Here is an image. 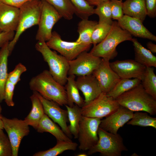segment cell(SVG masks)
<instances>
[{"instance_id":"6da1fadb","label":"cell","mask_w":156,"mask_h":156,"mask_svg":"<svg viewBox=\"0 0 156 156\" xmlns=\"http://www.w3.org/2000/svg\"><path fill=\"white\" fill-rule=\"evenodd\" d=\"M29 86L31 90L38 92L46 99L60 105H67L65 88L54 79L49 70H44L32 77Z\"/></svg>"},{"instance_id":"7a4b0ae2","label":"cell","mask_w":156,"mask_h":156,"mask_svg":"<svg viewBox=\"0 0 156 156\" xmlns=\"http://www.w3.org/2000/svg\"><path fill=\"white\" fill-rule=\"evenodd\" d=\"M116 99L120 105L133 112L144 111L152 115L156 114V99L146 92L141 83Z\"/></svg>"},{"instance_id":"3957f363","label":"cell","mask_w":156,"mask_h":156,"mask_svg":"<svg viewBox=\"0 0 156 156\" xmlns=\"http://www.w3.org/2000/svg\"><path fill=\"white\" fill-rule=\"evenodd\" d=\"M132 35L122 29L117 21H113L112 27L105 38L99 44L94 45L90 53L92 55L110 60L117 55L116 48L122 42L131 41Z\"/></svg>"},{"instance_id":"277c9868","label":"cell","mask_w":156,"mask_h":156,"mask_svg":"<svg viewBox=\"0 0 156 156\" xmlns=\"http://www.w3.org/2000/svg\"><path fill=\"white\" fill-rule=\"evenodd\" d=\"M35 47L47 63L49 71L53 77L62 86L65 85L69 69V61L61 55L52 51L45 42L38 41Z\"/></svg>"},{"instance_id":"5b68a950","label":"cell","mask_w":156,"mask_h":156,"mask_svg":"<svg viewBox=\"0 0 156 156\" xmlns=\"http://www.w3.org/2000/svg\"><path fill=\"white\" fill-rule=\"evenodd\" d=\"M41 6V0H30L19 8V15L17 27L13 39L8 44L10 55L23 33L28 29L38 25Z\"/></svg>"},{"instance_id":"8992f818","label":"cell","mask_w":156,"mask_h":156,"mask_svg":"<svg viewBox=\"0 0 156 156\" xmlns=\"http://www.w3.org/2000/svg\"><path fill=\"white\" fill-rule=\"evenodd\" d=\"M97 143L88 150V155L99 153L102 156H121L122 152L128 151L119 134L108 132L99 127Z\"/></svg>"},{"instance_id":"52a82bcc","label":"cell","mask_w":156,"mask_h":156,"mask_svg":"<svg viewBox=\"0 0 156 156\" xmlns=\"http://www.w3.org/2000/svg\"><path fill=\"white\" fill-rule=\"evenodd\" d=\"M115 99L102 92L97 98L87 103L81 108L83 116L102 118L112 114L119 107Z\"/></svg>"},{"instance_id":"ba28073f","label":"cell","mask_w":156,"mask_h":156,"mask_svg":"<svg viewBox=\"0 0 156 156\" xmlns=\"http://www.w3.org/2000/svg\"><path fill=\"white\" fill-rule=\"evenodd\" d=\"M41 0V12L36 39L38 41L46 42L51 36L54 26L62 17L51 5Z\"/></svg>"},{"instance_id":"9c48e42d","label":"cell","mask_w":156,"mask_h":156,"mask_svg":"<svg viewBox=\"0 0 156 156\" xmlns=\"http://www.w3.org/2000/svg\"><path fill=\"white\" fill-rule=\"evenodd\" d=\"M101 118L83 116L80 121L78 138L79 148L83 151L88 150L97 143L98 130Z\"/></svg>"},{"instance_id":"30bf717a","label":"cell","mask_w":156,"mask_h":156,"mask_svg":"<svg viewBox=\"0 0 156 156\" xmlns=\"http://www.w3.org/2000/svg\"><path fill=\"white\" fill-rule=\"evenodd\" d=\"M1 119L11 144L12 156H17L22 140L29 133V125L24 120L16 118L10 119L2 116Z\"/></svg>"},{"instance_id":"8fae6325","label":"cell","mask_w":156,"mask_h":156,"mask_svg":"<svg viewBox=\"0 0 156 156\" xmlns=\"http://www.w3.org/2000/svg\"><path fill=\"white\" fill-rule=\"evenodd\" d=\"M46 43L50 49L56 51L68 61L74 59L82 52L87 51L91 47L76 41H64L55 31L52 32L51 38Z\"/></svg>"},{"instance_id":"7c38bea8","label":"cell","mask_w":156,"mask_h":156,"mask_svg":"<svg viewBox=\"0 0 156 156\" xmlns=\"http://www.w3.org/2000/svg\"><path fill=\"white\" fill-rule=\"evenodd\" d=\"M101 58L95 56L87 51H83L74 60L69 61L68 75L77 76L91 75L100 64Z\"/></svg>"},{"instance_id":"4fadbf2b","label":"cell","mask_w":156,"mask_h":156,"mask_svg":"<svg viewBox=\"0 0 156 156\" xmlns=\"http://www.w3.org/2000/svg\"><path fill=\"white\" fill-rule=\"evenodd\" d=\"M33 92L37 95L42 103L45 114L54 122L58 124L65 133L71 139L73 135L67 125L68 122L67 110L61 108L56 103L44 98L38 92Z\"/></svg>"},{"instance_id":"5bb4252c","label":"cell","mask_w":156,"mask_h":156,"mask_svg":"<svg viewBox=\"0 0 156 156\" xmlns=\"http://www.w3.org/2000/svg\"><path fill=\"white\" fill-rule=\"evenodd\" d=\"M112 69L120 78L143 79L146 67L131 59L116 60L110 62Z\"/></svg>"},{"instance_id":"9a60e30c","label":"cell","mask_w":156,"mask_h":156,"mask_svg":"<svg viewBox=\"0 0 156 156\" xmlns=\"http://www.w3.org/2000/svg\"><path fill=\"white\" fill-rule=\"evenodd\" d=\"M109 60L101 58L92 74L97 79L102 92L107 93L114 88L120 78L112 69Z\"/></svg>"},{"instance_id":"2e32d148","label":"cell","mask_w":156,"mask_h":156,"mask_svg":"<svg viewBox=\"0 0 156 156\" xmlns=\"http://www.w3.org/2000/svg\"><path fill=\"white\" fill-rule=\"evenodd\" d=\"M133 112L120 105L113 113L101 120L99 127L108 132L116 134L119 129L133 117Z\"/></svg>"},{"instance_id":"e0dca14e","label":"cell","mask_w":156,"mask_h":156,"mask_svg":"<svg viewBox=\"0 0 156 156\" xmlns=\"http://www.w3.org/2000/svg\"><path fill=\"white\" fill-rule=\"evenodd\" d=\"M118 24L132 35L156 41V36L149 31L139 19L125 15L117 21Z\"/></svg>"},{"instance_id":"ac0fdd59","label":"cell","mask_w":156,"mask_h":156,"mask_svg":"<svg viewBox=\"0 0 156 156\" xmlns=\"http://www.w3.org/2000/svg\"><path fill=\"white\" fill-rule=\"evenodd\" d=\"M76 82L79 90L84 96L85 103L92 101L102 92L97 79L92 74L78 76Z\"/></svg>"},{"instance_id":"d6986e66","label":"cell","mask_w":156,"mask_h":156,"mask_svg":"<svg viewBox=\"0 0 156 156\" xmlns=\"http://www.w3.org/2000/svg\"><path fill=\"white\" fill-rule=\"evenodd\" d=\"M19 12V8L0 2V27L3 31H16Z\"/></svg>"},{"instance_id":"ffe728a7","label":"cell","mask_w":156,"mask_h":156,"mask_svg":"<svg viewBox=\"0 0 156 156\" xmlns=\"http://www.w3.org/2000/svg\"><path fill=\"white\" fill-rule=\"evenodd\" d=\"M36 130L38 132H49L53 135L57 141L72 142L62 129L46 114H44L40 120Z\"/></svg>"},{"instance_id":"44dd1931","label":"cell","mask_w":156,"mask_h":156,"mask_svg":"<svg viewBox=\"0 0 156 156\" xmlns=\"http://www.w3.org/2000/svg\"><path fill=\"white\" fill-rule=\"evenodd\" d=\"M136 61L146 67H156V57L144 47L137 39L132 38Z\"/></svg>"},{"instance_id":"7402d4cb","label":"cell","mask_w":156,"mask_h":156,"mask_svg":"<svg viewBox=\"0 0 156 156\" xmlns=\"http://www.w3.org/2000/svg\"><path fill=\"white\" fill-rule=\"evenodd\" d=\"M124 14L139 19L142 22L147 15L145 0H126L123 2Z\"/></svg>"},{"instance_id":"603a6c76","label":"cell","mask_w":156,"mask_h":156,"mask_svg":"<svg viewBox=\"0 0 156 156\" xmlns=\"http://www.w3.org/2000/svg\"><path fill=\"white\" fill-rule=\"evenodd\" d=\"M30 98L32 108L24 120L29 126L36 130L40 120L45 113L42 104L35 93L33 92Z\"/></svg>"},{"instance_id":"cb8c5ba5","label":"cell","mask_w":156,"mask_h":156,"mask_svg":"<svg viewBox=\"0 0 156 156\" xmlns=\"http://www.w3.org/2000/svg\"><path fill=\"white\" fill-rule=\"evenodd\" d=\"M75 78V76L73 75H69L67 77L65 87L67 97V105L72 107L75 103L81 107L85 102L79 94Z\"/></svg>"},{"instance_id":"d4e9b609","label":"cell","mask_w":156,"mask_h":156,"mask_svg":"<svg viewBox=\"0 0 156 156\" xmlns=\"http://www.w3.org/2000/svg\"><path fill=\"white\" fill-rule=\"evenodd\" d=\"M98 22L88 19H81L78 23L77 32L79 36L76 42L83 44L91 46L92 36Z\"/></svg>"},{"instance_id":"484cf974","label":"cell","mask_w":156,"mask_h":156,"mask_svg":"<svg viewBox=\"0 0 156 156\" xmlns=\"http://www.w3.org/2000/svg\"><path fill=\"white\" fill-rule=\"evenodd\" d=\"M9 42L2 47L0 50V103L4 99L5 88L8 79V58L9 56L10 55L8 48Z\"/></svg>"},{"instance_id":"4316f807","label":"cell","mask_w":156,"mask_h":156,"mask_svg":"<svg viewBox=\"0 0 156 156\" xmlns=\"http://www.w3.org/2000/svg\"><path fill=\"white\" fill-rule=\"evenodd\" d=\"M68 113V121L70 125L68 126L69 130L75 139L78 138L79 124L83 115L81 108L76 105L70 107L65 105Z\"/></svg>"},{"instance_id":"83f0119b","label":"cell","mask_w":156,"mask_h":156,"mask_svg":"<svg viewBox=\"0 0 156 156\" xmlns=\"http://www.w3.org/2000/svg\"><path fill=\"white\" fill-rule=\"evenodd\" d=\"M141 83V80L137 78H120L113 89L107 94L116 99L123 93L132 89Z\"/></svg>"},{"instance_id":"f1b7e54d","label":"cell","mask_w":156,"mask_h":156,"mask_svg":"<svg viewBox=\"0 0 156 156\" xmlns=\"http://www.w3.org/2000/svg\"><path fill=\"white\" fill-rule=\"evenodd\" d=\"M47 2L61 15L67 20H71L75 14V8L70 0H43Z\"/></svg>"},{"instance_id":"f546056e","label":"cell","mask_w":156,"mask_h":156,"mask_svg":"<svg viewBox=\"0 0 156 156\" xmlns=\"http://www.w3.org/2000/svg\"><path fill=\"white\" fill-rule=\"evenodd\" d=\"M78 146L77 143L65 141H57L56 145L49 149L35 153L34 156H56L67 150L75 151Z\"/></svg>"},{"instance_id":"4dcf8cb0","label":"cell","mask_w":156,"mask_h":156,"mask_svg":"<svg viewBox=\"0 0 156 156\" xmlns=\"http://www.w3.org/2000/svg\"><path fill=\"white\" fill-rule=\"evenodd\" d=\"M141 84L146 92L156 99V76L153 67H146Z\"/></svg>"},{"instance_id":"1f68e13d","label":"cell","mask_w":156,"mask_h":156,"mask_svg":"<svg viewBox=\"0 0 156 156\" xmlns=\"http://www.w3.org/2000/svg\"><path fill=\"white\" fill-rule=\"evenodd\" d=\"M146 112H136L127 124L143 127H151L156 129V118L149 115Z\"/></svg>"},{"instance_id":"d6a6232c","label":"cell","mask_w":156,"mask_h":156,"mask_svg":"<svg viewBox=\"0 0 156 156\" xmlns=\"http://www.w3.org/2000/svg\"><path fill=\"white\" fill-rule=\"evenodd\" d=\"M75 9V14L81 19H88L94 14V6L89 4L85 0H70Z\"/></svg>"},{"instance_id":"836d02e7","label":"cell","mask_w":156,"mask_h":156,"mask_svg":"<svg viewBox=\"0 0 156 156\" xmlns=\"http://www.w3.org/2000/svg\"><path fill=\"white\" fill-rule=\"evenodd\" d=\"M113 23L98 22L92 36V43L94 45L100 43L105 38L112 27Z\"/></svg>"},{"instance_id":"e575fe53","label":"cell","mask_w":156,"mask_h":156,"mask_svg":"<svg viewBox=\"0 0 156 156\" xmlns=\"http://www.w3.org/2000/svg\"><path fill=\"white\" fill-rule=\"evenodd\" d=\"M94 8V14L99 17L98 22H106L112 23L110 1L101 2L97 5Z\"/></svg>"},{"instance_id":"d590c367","label":"cell","mask_w":156,"mask_h":156,"mask_svg":"<svg viewBox=\"0 0 156 156\" xmlns=\"http://www.w3.org/2000/svg\"><path fill=\"white\" fill-rule=\"evenodd\" d=\"M12 147L9 138L0 129V156H12Z\"/></svg>"},{"instance_id":"8d00e7d4","label":"cell","mask_w":156,"mask_h":156,"mask_svg":"<svg viewBox=\"0 0 156 156\" xmlns=\"http://www.w3.org/2000/svg\"><path fill=\"white\" fill-rule=\"evenodd\" d=\"M27 70L26 67L19 63L15 66L12 71L8 73L7 80L16 85L20 81L21 75Z\"/></svg>"},{"instance_id":"74e56055","label":"cell","mask_w":156,"mask_h":156,"mask_svg":"<svg viewBox=\"0 0 156 156\" xmlns=\"http://www.w3.org/2000/svg\"><path fill=\"white\" fill-rule=\"evenodd\" d=\"M122 0H112L110 1L112 19L118 21L123 16Z\"/></svg>"},{"instance_id":"f35d334b","label":"cell","mask_w":156,"mask_h":156,"mask_svg":"<svg viewBox=\"0 0 156 156\" xmlns=\"http://www.w3.org/2000/svg\"><path fill=\"white\" fill-rule=\"evenodd\" d=\"M15 86L7 80L5 88L4 100L7 105L9 107H13L14 105L13 96Z\"/></svg>"},{"instance_id":"ab89813d","label":"cell","mask_w":156,"mask_h":156,"mask_svg":"<svg viewBox=\"0 0 156 156\" xmlns=\"http://www.w3.org/2000/svg\"><path fill=\"white\" fill-rule=\"evenodd\" d=\"M147 15L150 18L156 16V0H145Z\"/></svg>"},{"instance_id":"60d3db41","label":"cell","mask_w":156,"mask_h":156,"mask_svg":"<svg viewBox=\"0 0 156 156\" xmlns=\"http://www.w3.org/2000/svg\"><path fill=\"white\" fill-rule=\"evenodd\" d=\"M14 31H2L0 33V47L1 48L7 43L9 42L13 39Z\"/></svg>"},{"instance_id":"b9f144b4","label":"cell","mask_w":156,"mask_h":156,"mask_svg":"<svg viewBox=\"0 0 156 156\" xmlns=\"http://www.w3.org/2000/svg\"><path fill=\"white\" fill-rule=\"evenodd\" d=\"M30 0H0L4 4L19 8L24 3Z\"/></svg>"},{"instance_id":"7bdbcfd3","label":"cell","mask_w":156,"mask_h":156,"mask_svg":"<svg viewBox=\"0 0 156 156\" xmlns=\"http://www.w3.org/2000/svg\"><path fill=\"white\" fill-rule=\"evenodd\" d=\"M147 47L148 49L152 53H156V45L151 41L148 42L146 44Z\"/></svg>"},{"instance_id":"ee69618b","label":"cell","mask_w":156,"mask_h":156,"mask_svg":"<svg viewBox=\"0 0 156 156\" xmlns=\"http://www.w3.org/2000/svg\"><path fill=\"white\" fill-rule=\"evenodd\" d=\"M89 4L94 6H96L100 3L105 1L112 0H85Z\"/></svg>"},{"instance_id":"f6af8a7d","label":"cell","mask_w":156,"mask_h":156,"mask_svg":"<svg viewBox=\"0 0 156 156\" xmlns=\"http://www.w3.org/2000/svg\"><path fill=\"white\" fill-rule=\"evenodd\" d=\"M2 116H0V129H3V123L1 119Z\"/></svg>"},{"instance_id":"bcb514c9","label":"cell","mask_w":156,"mask_h":156,"mask_svg":"<svg viewBox=\"0 0 156 156\" xmlns=\"http://www.w3.org/2000/svg\"><path fill=\"white\" fill-rule=\"evenodd\" d=\"M88 155H87V154H86L84 153H80L77 155V156H87Z\"/></svg>"},{"instance_id":"7dc6e473","label":"cell","mask_w":156,"mask_h":156,"mask_svg":"<svg viewBox=\"0 0 156 156\" xmlns=\"http://www.w3.org/2000/svg\"><path fill=\"white\" fill-rule=\"evenodd\" d=\"M2 109L1 107V105H0V116H2V115H1V112H2Z\"/></svg>"},{"instance_id":"c3c4849f","label":"cell","mask_w":156,"mask_h":156,"mask_svg":"<svg viewBox=\"0 0 156 156\" xmlns=\"http://www.w3.org/2000/svg\"><path fill=\"white\" fill-rule=\"evenodd\" d=\"M2 31H2V30H1V28L0 27V33L1 32H2Z\"/></svg>"}]
</instances>
